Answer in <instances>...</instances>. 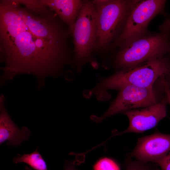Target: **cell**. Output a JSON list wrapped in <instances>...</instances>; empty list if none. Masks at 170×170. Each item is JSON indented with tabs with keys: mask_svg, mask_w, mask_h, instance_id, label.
<instances>
[{
	"mask_svg": "<svg viewBox=\"0 0 170 170\" xmlns=\"http://www.w3.org/2000/svg\"><path fill=\"white\" fill-rule=\"evenodd\" d=\"M68 26L51 10L28 9L13 0H0V82L31 74L38 88L48 76L57 77L73 66Z\"/></svg>",
	"mask_w": 170,
	"mask_h": 170,
	"instance_id": "cell-1",
	"label": "cell"
},
{
	"mask_svg": "<svg viewBox=\"0 0 170 170\" xmlns=\"http://www.w3.org/2000/svg\"><path fill=\"white\" fill-rule=\"evenodd\" d=\"M170 73V59L165 55L100 78L92 91L98 100L106 101L111 97L109 90H119L127 85L153 88L159 78Z\"/></svg>",
	"mask_w": 170,
	"mask_h": 170,
	"instance_id": "cell-2",
	"label": "cell"
},
{
	"mask_svg": "<svg viewBox=\"0 0 170 170\" xmlns=\"http://www.w3.org/2000/svg\"><path fill=\"white\" fill-rule=\"evenodd\" d=\"M117 48L113 65L116 69L121 70L169 53L170 41L167 35L163 32L147 31L122 43Z\"/></svg>",
	"mask_w": 170,
	"mask_h": 170,
	"instance_id": "cell-3",
	"label": "cell"
},
{
	"mask_svg": "<svg viewBox=\"0 0 170 170\" xmlns=\"http://www.w3.org/2000/svg\"><path fill=\"white\" fill-rule=\"evenodd\" d=\"M98 34L96 8L92 1L84 0L71 32L74 45V66L80 72L92 59Z\"/></svg>",
	"mask_w": 170,
	"mask_h": 170,
	"instance_id": "cell-4",
	"label": "cell"
},
{
	"mask_svg": "<svg viewBox=\"0 0 170 170\" xmlns=\"http://www.w3.org/2000/svg\"><path fill=\"white\" fill-rule=\"evenodd\" d=\"M130 0H108L105 4L95 6L98 34L95 50L108 49L119 36L128 15Z\"/></svg>",
	"mask_w": 170,
	"mask_h": 170,
	"instance_id": "cell-5",
	"label": "cell"
},
{
	"mask_svg": "<svg viewBox=\"0 0 170 170\" xmlns=\"http://www.w3.org/2000/svg\"><path fill=\"white\" fill-rule=\"evenodd\" d=\"M165 0H131L127 19L121 34L109 48L112 50L122 43L141 36L147 31L151 20L157 15L166 14Z\"/></svg>",
	"mask_w": 170,
	"mask_h": 170,
	"instance_id": "cell-6",
	"label": "cell"
},
{
	"mask_svg": "<svg viewBox=\"0 0 170 170\" xmlns=\"http://www.w3.org/2000/svg\"><path fill=\"white\" fill-rule=\"evenodd\" d=\"M116 97L106 111L99 117L92 116L97 123L119 113L151 106L158 102L153 88L127 85L119 90Z\"/></svg>",
	"mask_w": 170,
	"mask_h": 170,
	"instance_id": "cell-7",
	"label": "cell"
},
{
	"mask_svg": "<svg viewBox=\"0 0 170 170\" xmlns=\"http://www.w3.org/2000/svg\"><path fill=\"white\" fill-rule=\"evenodd\" d=\"M168 101L165 95L157 104L149 106L124 112L129 121L128 128L125 130L114 133L111 137L127 133H142L154 128L167 115Z\"/></svg>",
	"mask_w": 170,
	"mask_h": 170,
	"instance_id": "cell-8",
	"label": "cell"
},
{
	"mask_svg": "<svg viewBox=\"0 0 170 170\" xmlns=\"http://www.w3.org/2000/svg\"><path fill=\"white\" fill-rule=\"evenodd\" d=\"M170 151V134L156 132L139 138L130 156L144 163L156 162Z\"/></svg>",
	"mask_w": 170,
	"mask_h": 170,
	"instance_id": "cell-9",
	"label": "cell"
},
{
	"mask_svg": "<svg viewBox=\"0 0 170 170\" xmlns=\"http://www.w3.org/2000/svg\"><path fill=\"white\" fill-rule=\"evenodd\" d=\"M5 98H0V144L7 141L9 146H17L29 138L31 132L28 128L23 127L19 128L13 122L4 106Z\"/></svg>",
	"mask_w": 170,
	"mask_h": 170,
	"instance_id": "cell-10",
	"label": "cell"
},
{
	"mask_svg": "<svg viewBox=\"0 0 170 170\" xmlns=\"http://www.w3.org/2000/svg\"><path fill=\"white\" fill-rule=\"evenodd\" d=\"M54 11L68 27L71 33L82 1L80 0H39Z\"/></svg>",
	"mask_w": 170,
	"mask_h": 170,
	"instance_id": "cell-11",
	"label": "cell"
},
{
	"mask_svg": "<svg viewBox=\"0 0 170 170\" xmlns=\"http://www.w3.org/2000/svg\"><path fill=\"white\" fill-rule=\"evenodd\" d=\"M38 146L35 150L30 154H24L15 157L13 162L15 164L24 162L28 164L35 170H48L46 163L37 151Z\"/></svg>",
	"mask_w": 170,
	"mask_h": 170,
	"instance_id": "cell-12",
	"label": "cell"
},
{
	"mask_svg": "<svg viewBox=\"0 0 170 170\" xmlns=\"http://www.w3.org/2000/svg\"><path fill=\"white\" fill-rule=\"evenodd\" d=\"M94 170H120L118 165L112 160L104 157L99 159L94 165Z\"/></svg>",
	"mask_w": 170,
	"mask_h": 170,
	"instance_id": "cell-13",
	"label": "cell"
},
{
	"mask_svg": "<svg viewBox=\"0 0 170 170\" xmlns=\"http://www.w3.org/2000/svg\"><path fill=\"white\" fill-rule=\"evenodd\" d=\"M148 163H144L137 160L128 158L125 164V170H153Z\"/></svg>",
	"mask_w": 170,
	"mask_h": 170,
	"instance_id": "cell-14",
	"label": "cell"
},
{
	"mask_svg": "<svg viewBox=\"0 0 170 170\" xmlns=\"http://www.w3.org/2000/svg\"><path fill=\"white\" fill-rule=\"evenodd\" d=\"M164 16L165 19L162 23L159 26V29L160 31L167 35L170 41V14L166 13Z\"/></svg>",
	"mask_w": 170,
	"mask_h": 170,
	"instance_id": "cell-15",
	"label": "cell"
},
{
	"mask_svg": "<svg viewBox=\"0 0 170 170\" xmlns=\"http://www.w3.org/2000/svg\"><path fill=\"white\" fill-rule=\"evenodd\" d=\"M155 163L162 170H170V151Z\"/></svg>",
	"mask_w": 170,
	"mask_h": 170,
	"instance_id": "cell-16",
	"label": "cell"
},
{
	"mask_svg": "<svg viewBox=\"0 0 170 170\" xmlns=\"http://www.w3.org/2000/svg\"><path fill=\"white\" fill-rule=\"evenodd\" d=\"M64 170H78L74 166L73 162H70L67 163L65 167Z\"/></svg>",
	"mask_w": 170,
	"mask_h": 170,
	"instance_id": "cell-17",
	"label": "cell"
},
{
	"mask_svg": "<svg viewBox=\"0 0 170 170\" xmlns=\"http://www.w3.org/2000/svg\"><path fill=\"white\" fill-rule=\"evenodd\" d=\"M164 92L168 99V104L170 107V88L169 87L166 88L165 89Z\"/></svg>",
	"mask_w": 170,
	"mask_h": 170,
	"instance_id": "cell-18",
	"label": "cell"
},
{
	"mask_svg": "<svg viewBox=\"0 0 170 170\" xmlns=\"http://www.w3.org/2000/svg\"><path fill=\"white\" fill-rule=\"evenodd\" d=\"M166 76L168 77L167 78H166V79L167 80L168 83L170 88V73L169 74H168L166 75Z\"/></svg>",
	"mask_w": 170,
	"mask_h": 170,
	"instance_id": "cell-19",
	"label": "cell"
},
{
	"mask_svg": "<svg viewBox=\"0 0 170 170\" xmlns=\"http://www.w3.org/2000/svg\"><path fill=\"white\" fill-rule=\"evenodd\" d=\"M25 168L26 170H32L28 166H26Z\"/></svg>",
	"mask_w": 170,
	"mask_h": 170,
	"instance_id": "cell-20",
	"label": "cell"
},
{
	"mask_svg": "<svg viewBox=\"0 0 170 170\" xmlns=\"http://www.w3.org/2000/svg\"><path fill=\"white\" fill-rule=\"evenodd\" d=\"M153 170H162L160 168H153Z\"/></svg>",
	"mask_w": 170,
	"mask_h": 170,
	"instance_id": "cell-21",
	"label": "cell"
}]
</instances>
